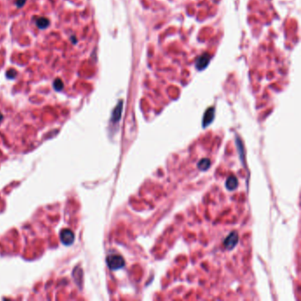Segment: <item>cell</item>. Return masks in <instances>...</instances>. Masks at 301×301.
I'll list each match as a JSON object with an SVG mask.
<instances>
[{"label": "cell", "instance_id": "obj_1", "mask_svg": "<svg viewBox=\"0 0 301 301\" xmlns=\"http://www.w3.org/2000/svg\"><path fill=\"white\" fill-rule=\"evenodd\" d=\"M107 264L111 270H119L125 266V260L121 255L111 254L107 258Z\"/></svg>", "mask_w": 301, "mask_h": 301}, {"label": "cell", "instance_id": "obj_2", "mask_svg": "<svg viewBox=\"0 0 301 301\" xmlns=\"http://www.w3.org/2000/svg\"><path fill=\"white\" fill-rule=\"evenodd\" d=\"M238 242V234L237 232H231L227 236V238L224 239L223 241V246H225V248H227L228 250H232L233 249Z\"/></svg>", "mask_w": 301, "mask_h": 301}, {"label": "cell", "instance_id": "obj_3", "mask_svg": "<svg viewBox=\"0 0 301 301\" xmlns=\"http://www.w3.org/2000/svg\"><path fill=\"white\" fill-rule=\"evenodd\" d=\"M60 239H61L62 243L64 245H66V246L71 245L74 240V232L69 230H64L60 234Z\"/></svg>", "mask_w": 301, "mask_h": 301}, {"label": "cell", "instance_id": "obj_4", "mask_svg": "<svg viewBox=\"0 0 301 301\" xmlns=\"http://www.w3.org/2000/svg\"><path fill=\"white\" fill-rule=\"evenodd\" d=\"M214 117H215V109L214 108L208 109L206 112H205V114H204L203 121H202L203 127H206L209 124H211V122L214 120Z\"/></svg>", "mask_w": 301, "mask_h": 301}, {"label": "cell", "instance_id": "obj_5", "mask_svg": "<svg viewBox=\"0 0 301 301\" xmlns=\"http://www.w3.org/2000/svg\"><path fill=\"white\" fill-rule=\"evenodd\" d=\"M209 59H210V58H209V56L208 54H204V55L201 56L197 60V64L196 65H197L198 69L201 70V69L205 68L208 65V62H209Z\"/></svg>", "mask_w": 301, "mask_h": 301}, {"label": "cell", "instance_id": "obj_6", "mask_svg": "<svg viewBox=\"0 0 301 301\" xmlns=\"http://www.w3.org/2000/svg\"><path fill=\"white\" fill-rule=\"evenodd\" d=\"M225 185H226V187H227L228 190H234V189L237 188V186L238 185V179L235 176L232 175V176H230L227 179Z\"/></svg>", "mask_w": 301, "mask_h": 301}, {"label": "cell", "instance_id": "obj_7", "mask_svg": "<svg viewBox=\"0 0 301 301\" xmlns=\"http://www.w3.org/2000/svg\"><path fill=\"white\" fill-rule=\"evenodd\" d=\"M122 106H123L122 102H119V103L115 108V110L113 111V114H112V121L113 122H117L120 119L122 113Z\"/></svg>", "mask_w": 301, "mask_h": 301}, {"label": "cell", "instance_id": "obj_8", "mask_svg": "<svg viewBox=\"0 0 301 301\" xmlns=\"http://www.w3.org/2000/svg\"><path fill=\"white\" fill-rule=\"evenodd\" d=\"M36 23V26H38V28H40V29H45V28H47L48 26H50V21L45 17L37 18Z\"/></svg>", "mask_w": 301, "mask_h": 301}, {"label": "cell", "instance_id": "obj_9", "mask_svg": "<svg viewBox=\"0 0 301 301\" xmlns=\"http://www.w3.org/2000/svg\"><path fill=\"white\" fill-rule=\"evenodd\" d=\"M210 164H211V162H210L209 159H201V161L198 163V168L201 170H207L208 169H209Z\"/></svg>", "mask_w": 301, "mask_h": 301}, {"label": "cell", "instance_id": "obj_10", "mask_svg": "<svg viewBox=\"0 0 301 301\" xmlns=\"http://www.w3.org/2000/svg\"><path fill=\"white\" fill-rule=\"evenodd\" d=\"M53 88L56 91H61V90L64 88V83L62 81V79H60L59 78H57V79L54 80L53 82Z\"/></svg>", "mask_w": 301, "mask_h": 301}, {"label": "cell", "instance_id": "obj_11", "mask_svg": "<svg viewBox=\"0 0 301 301\" xmlns=\"http://www.w3.org/2000/svg\"><path fill=\"white\" fill-rule=\"evenodd\" d=\"M16 75H17V71L13 70V69H10V70H9V71H7V73H6V77H7L8 79H13Z\"/></svg>", "mask_w": 301, "mask_h": 301}, {"label": "cell", "instance_id": "obj_12", "mask_svg": "<svg viewBox=\"0 0 301 301\" xmlns=\"http://www.w3.org/2000/svg\"><path fill=\"white\" fill-rule=\"evenodd\" d=\"M26 0H16L15 1L16 6H17L18 8H21V7H22V6H24V5L26 4Z\"/></svg>", "mask_w": 301, "mask_h": 301}, {"label": "cell", "instance_id": "obj_13", "mask_svg": "<svg viewBox=\"0 0 301 301\" xmlns=\"http://www.w3.org/2000/svg\"><path fill=\"white\" fill-rule=\"evenodd\" d=\"M71 40H73V42H74V44H75V43H76V42H77V41H76V39H75V37H74V36L71 37Z\"/></svg>", "mask_w": 301, "mask_h": 301}, {"label": "cell", "instance_id": "obj_14", "mask_svg": "<svg viewBox=\"0 0 301 301\" xmlns=\"http://www.w3.org/2000/svg\"><path fill=\"white\" fill-rule=\"evenodd\" d=\"M2 118H3V116H2V114L0 113V121L2 120Z\"/></svg>", "mask_w": 301, "mask_h": 301}]
</instances>
